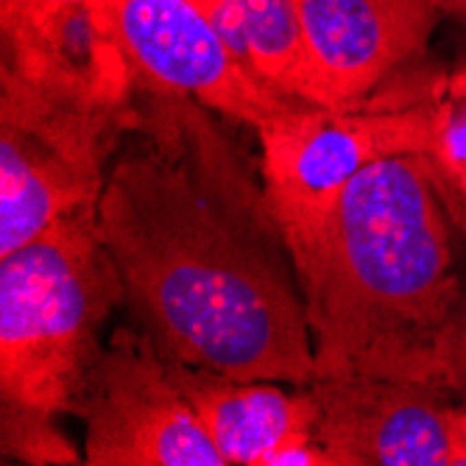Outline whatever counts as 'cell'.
I'll use <instances>...</instances> for the list:
<instances>
[{
  "instance_id": "1",
  "label": "cell",
  "mask_w": 466,
  "mask_h": 466,
  "mask_svg": "<svg viewBox=\"0 0 466 466\" xmlns=\"http://www.w3.org/2000/svg\"><path fill=\"white\" fill-rule=\"evenodd\" d=\"M96 221L123 305L165 358L316 383L305 293L263 174L213 109L137 84Z\"/></svg>"
},
{
  "instance_id": "2",
  "label": "cell",
  "mask_w": 466,
  "mask_h": 466,
  "mask_svg": "<svg viewBox=\"0 0 466 466\" xmlns=\"http://www.w3.org/2000/svg\"><path fill=\"white\" fill-rule=\"evenodd\" d=\"M450 198L428 154L374 162L344 190L319 251L296 271L316 380L444 386L439 344L463 290Z\"/></svg>"
},
{
  "instance_id": "3",
  "label": "cell",
  "mask_w": 466,
  "mask_h": 466,
  "mask_svg": "<svg viewBox=\"0 0 466 466\" xmlns=\"http://www.w3.org/2000/svg\"><path fill=\"white\" fill-rule=\"evenodd\" d=\"M123 282L96 209L0 254V410L78 413Z\"/></svg>"
},
{
  "instance_id": "4",
  "label": "cell",
  "mask_w": 466,
  "mask_h": 466,
  "mask_svg": "<svg viewBox=\"0 0 466 466\" xmlns=\"http://www.w3.org/2000/svg\"><path fill=\"white\" fill-rule=\"evenodd\" d=\"M439 73L408 67L363 101L299 104L258 129L263 187L296 271L319 251L355 177L389 157L428 154Z\"/></svg>"
},
{
  "instance_id": "5",
  "label": "cell",
  "mask_w": 466,
  "mask_h": 466,
  "mask_svg": "<svg viewBox=\"0 0 466 466\" xmlns=\"http://www.w3.org/2000/svg\"><path fill=\"white\" fill-rule=\"evenodd\" d=\"M135 93H81L4 73L0 254L31 243L70 213L98 207L112 157L132 126Z\"/></svg>"
},
{
  "instance_id": "6",
  "label": "cell",
  "mask_w": 466,
  "mask_h": 466,
  "mask_svg": "<svg viewBox=\"0 0 466 466\" xmlns=\"http://www.w3.org/2000/svg\"><path fill=\"white\" fill-rule=\"evenodd\" d=\"M78 416L84 466H227L146 332H112Z\"/></svg>"
},
{
  "instance_id": "7",
  "label": "cell",
  "mask_w": 466,
  "mask_h": 466,
  "mask_svg": "<svg viewBox=\"0 0 466 466\" xmlns=\"http://www.w3.org/2000/svg\"><path fill=\"white\" fill-rule=\"evenodd\" d=\"M109 25L137 84L187 96L254 132L305 104L240 59L196 0H109Z\"/></svg>"
},
{
  "instance_id": "8",
  "label": "cell",
  "mask_w": 466,
  "mask_h": 466,
  "mask_svg": "<svg viewBox=\"0 0 466 466\" xmlns=\"http://www.w3.org/2000/svg\"><path fill=\"white\" fill-rule=\"evenodd\" d=\"M332 466H466V397L413 380H316Z\"/></svg>"
},
{
  "instance_id": "9",
  "label": "cell",
  "mask_w": 466,
  "mask_h": 466,
  "mask_svg": "<svg viewBox=\"0 0 466 466\" xmlns=\"http://www.w3.org/2000/svg\"><path fill=\"white\" fill-rule=\"evenodd\" d=\"M319 106L374 96L425 54L441 0H290Z\"/></svg>"
},
{
  "instance_id": "10",
  "label": "cell",
  "mask_w": 466,
  "mask_h": 466,
  "mask_svg": "<svg viewBox=\"0 0 466 466\" xmlns=\"http://www.w3.org/2000/svg\"><path fill=\"white\" fill-rule=\"evenodd\" d=\"M167 363L227 466H332L319 441L321 410L310 386Z\"/></svg>"
},
{
  "instance_id": "11",
  "label": "cell",
  "mask_w": 466,
  "mask_h": 466,
  "mask_svg": "<svg viewBox=\"0 0 466 466\" xmlns=\"http://www.w3.org/2000/svg\"><path fill=\"white\" fill-rule=\"evenodd\" d=\"M246 28L251 65L279 93L316 104L313 81L290 0H235Z\"/></svg>"
},
{
  "instance_id": "12",
  "label": "cell",
  "mask_w": 466,
  "mask_h": 466,
  "mask_svg": "<svg viewBox=\"0 0 466 466\" xmlns=\"http://www.w3.org/2000/svg\"><path fill=\"white\" fill-rule=\"evenodd\" d=\"M428 159L447 190L466 201V67L441 70L436 78Z\"/></svg>"
},
{
  "instance_id": "13",
  "label": "cell",
  "mask_w": 466,
  "mask_h": 466,
  "mask_svg": "<svg viewBox=\"0 0 466 466\" xmlns=\"http://www.w3.org/2000/svg\"><path fill=\"white\" fill-rule=\"evenodd\" d=\"M0 447L4 455L31 466H76L84 463V452L59 428V416L28 413V410H0Z\"/></svg>"
},
{
  "instance_id": "14",
  "label": "cell",
  "mask_w": 466,
  "mask_h": 466,
  "mask_svg": "<svg viewBox=\"0 0 466 466\" xmlns=\"http://www.w3.org/2000/svg\"><path fill=\"white\" fill-rule=\"evenodd\" d=\"M109 0H0V25H4V42H20L48 31L73 15L106 6Z\"/></svg>"
},
{
  "instance_id": "15",
  "label": "cell",
  "mask_w": 466,
  "mask_h": 466,
  "mask_svg": "<svg viewBox=\"0 0 466 466\" xmlns=\"http://www.w3.org/2000/svg\"><path fill=\"white\" fill-rule=\"evenodd\" d=\"M439 358L444 386L466 397V288L461 290V299L441 332Z\"/></svg>"
},
{
  "instance_id": "16",
  "label": "cell",
  "mask_w": 466,
  "mask_h": 466,
  "mask_svg": "<svg viewBox=\"0 0 466 466\" xmlns=\"http://www.w3.org/2000/svg\"><path fill=\"white\" fill-rule=\"evenodd\" d=\"M455 25H458V42H455V48H458V65L455 67H466V0H463V6L458 15H452Z\"/></svg>"
},
{
  "instance_id": "17",
  "label": "cell",
  "mask_w": 466,
  "mask_h": 466,
  "mask_svg": "<svg viewBox=\"0 0 466 466\" xmlns=\"http://www.w3.org/2000/svg\"><path fill=\"white\" fill-rule=\"evenodd\" d=\"M441 6H444V15H447V17H452V15H458V12H461L463 0H441Z\"/></svg>"
}]
</instances>
